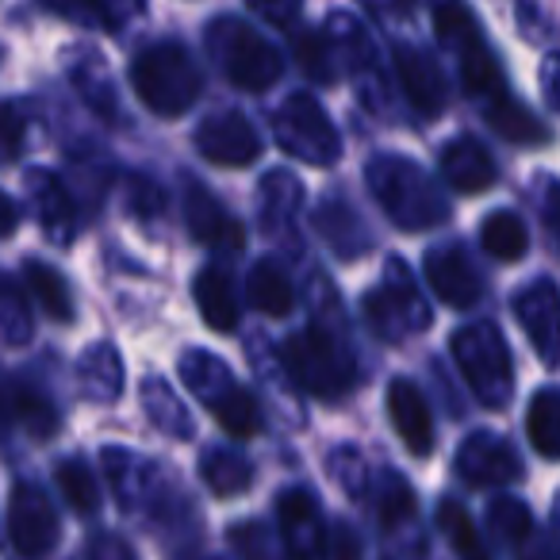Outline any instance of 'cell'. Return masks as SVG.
<instances>
[{
    "mask_svg": "<svg viewBox=\"0 0 560 560\" xmlns=\"http://www.w3.org/2000/svg\"><path fill=\"white\" fill-rule=\"evenodd\" d=\"M369 192L399 231H430L450 219V200L419 162L399 154H376L365 165Z\"/></svg>",
    "mask_w": 560,
    "mask_h": 560,
    "instance_id": "cell-1",
    "label": "cell"
},
{
    "mask_svg": "<svg viewBox=\"0 0 560 560\" xmlns=\"http://www.w3.org/2000/svg\"><path fill=\"white\" fill-rule=\"evenodd\" d=\"M280 365L292 376L300 392L315 399H335L350 396L353 381H358V369H353V358L342 342H338L330 330L323 327H304L280 346Z\"/></svg>",
    "mask_w": 560,
    "mask_h": 560,
    "instance_id": "cell-2",
    "label": "cell"
},
{
    "mask_svg": "<svg viewBox=\"0 0 560 560\" xmlns=\"http://www.w3.org/2000/svg\"><path fill=\"white\" fill-rule=\"evenodd\" d=\"M131 85L135 96L147 104L154 116L177 119L200 101V66L192 62L180 43H154L147 47L131 66Z\"/></svg>",
    "mask_w": 560,
    "mask_h": 560,
    "instance_id": "cell-3",
    "label": "cell"
},
{
    "mask_svg": "<svg viewBox=\"0 0 560 560\" xmlns=\"http://www.w3.org/2000/svg\"><path fill=\"white\" fill-rule=\"evenodd\" d=\"M208 55L215 58V66L226 73V81L234 89H242V93H265L284 73L280 50L261 32H254V27L234 16L208 24Z\"/></svg>",
    "mask_w": 560,
    "mask_h": 560,
    "instance_id": "cell-4",
    "label": "cell"
},
{
    "mask_svg": "<svg viewBox=\"0 0 560 560\" xmlns=\"http://www.w3.org/2000/svg\"><path fill=\"white\" fill-rule=\"evenodd\" d=\"M453 361L483 407H506L514 392V365L503 335L491 323H468L453 335Z\"/></svg>",
    "mask_w": 560,
    "mask_h": 560,
    "instance_id": "cell-5",
    "label": "cell"
},
{
    "mask_svg": "<svg viewBox=\"0 0 560 560\" xmlns=\"http://www.w3.org/2000/svg\"><path fill=\"white\" fill-rule=\"evenodd\" d=\"M361 307H365V319L373 327V335L384 338V342H404V338L430 327V307L422 300L419 284H415V272L407 269L404 257H388L384 261L381 284H373L365 292Z\"/></svg>",
    "mask_w": 560,
    "mask_h": 560,
    "instance_id": "cell-6",
    "label": "cell"
},
{
    "mask_svg": "<svg viewBox=\"0 0 560 560\" xmlns=\"http://www.w3.org/2000/svg\"><path fill=\"white\" fill-rule=\"evenodd\" d=\"M434 27H438V39H442L445 47L457 55L460 81H465L468 93L480 96L483 104L506 93L503 70H499L491 47L483 43L480 24H476L472 12H468L460 0H442V4H438V9H434Z\"/></svg>",
    "mask_w": 560,
    "mask_h": 560,
    "instance_id": "cell-7",
    "label": "cell"
},
{
    "mask_svg": "<svg viewBox=\"0 0 560 560\" xmlns=\"http://www.w3.org/2000/svg\"><path fill=\"white\" fill-rule=\"evenodd\" d=\"M272 135H277V147L284 154L307 165H335L342 158L338 127L330 124L327 108L307 93H296L280 104V112L272 116Z\"/></svg>",
    "mask_w": 560,
    "mask_h": 560,
    "instance_id": "cell-8",
    "label": "cell"
},
{
    "mask_svg": "<svg viewBox=\"0 0 560 560\" xmlns=\"http://www.w3.org/2000/svg\"><path fill=\"white\" fill-rule=\"evenodd\" d=\"M58 511L47 499V491L35 488V483H16L9 499V537L12 549L27 560L47 557L58 545Z\"/></svg>",
    "mask_w": 560,
    "mask_h": 560,
    "instance_id": "cell-9",
    "label": "cell"
},
{
    "mask_svg": "<svg viewBox=\"0 0 560 560\" xmlns=\"http://www.w3.org/2000/svg\"><path fill=\"white\" fill-rule=\"evenodd\" d=\"M280 518V541L292 560H327V537L330 526L323 518L319 499L307 488H289L277 499Z\"/></svg>",
    "mask_w": 560,
    "mask_h": 560,
    "instance_id": "cell-10",
    "label": "cell"
},
{
    "mask_svg": "<svg viewBox=\"0 0 560 560\" xmlns=\"http://www.w3.org/2000/svg\"><path fill=\"white\" fill-rule=\"evenodd\" d=\"M457 476L472 488H503V483L522 480V457L506 438L476 430L457 450Z\"/></svg>",
    "mask_w": 560,
    "mask_h": 560,
    "instance_id": "cell-11",
    "label": "cell"
},
{
    "mask_svg": "<svg viewBox=\"0 0 560 560\" xmlns=\"http://www.w3.org/2000/svg\"><path fill=\"white\" fill-rule=\"evenodd\" d=\"M101 472L108 476L112 491H116L119 506L124 511H150V506H162V468L154 460L139 457L131 450H119V445H108L101 453Z\"/></svg>",
    "mask_w": 560,
    "mask_h": 560,
    "instance_id": "cell-12",
    "label": "cell"
},
{
    "mask_svg": "<svg viewBox=\"0 0 560 560\" xmlns=\"http://www.w3.org/2000/svg\"><path fill=\"white\" fill-rule=\"evenodd\" d=\"M196 150L215 165H249L261 158V135L242 112H219L196 127Z\"/></svg>",
    "mask_w": 560,
    "mask_h": 560,
    "instance_id": "cell-13",
    "label": "cell"
},
{
    "mask_svg": "<svg viewBox=\"0 0 560 560\" xmlns=\"http://www.w3.org/2000/svg\"><path fill=\"white\" fill-rule=\"evenodd\" d=\"M427 280H430V292L442 300L445 307H472L483 292V280L480 269L472 265L465 246L457 242H445V246H434L427 254Z\"/></svg>",
    "mask_w": 560,
    "mask_h": 560,
    "instance_id": "cell-14",
    "label": "cell"
},
{
    "mask_svg": "<svg viewBox=\"0 0 560 560\" xmlns=\"http://www.w3.org/2000/svg\"><path fill=\"white\" fill-rule=\"evenodd\" d=\"M185 219L196 242H203L215 254H238L246 246V231L242 223L200 185V180H185Z\"/></svg>",
    "mask_w": 560,
    "mask_h": 560,
    "instance_id": "cell-15",
    "label": "cell"
},
{
    "mask_svg": "<svg viewBox=\"0 0 560 560\" xmlns=\"http://www.w3.org/2000/svg\"><path fill=\"white\" fill-rule=\"evenodd\" d=\"M514 319L526 330V338L534 342L537 358L545 365L557 361V323H560V300H557V284L549 277H537L534 284L514 296Z\"/></svg>",
    "mask_w": 560,
    "mask_h": 560,
    "instance_id": "cell-16",
    "label": "cell"
},
{
    "mask_svg": "<svg viewBox=\"0 0 560 560\" xmlns=\"http://www.w3.org/2000/svg\"><path fill=\"white\" fill-rule=\"evenodd\" d=\"M27 196H32V211L39 219L43 234L55 246H70L78 238V211H73V196L55 173L47 170H32L24 180Z\"/></svg>",
    "mask_w": 560,
    "mask_h": 560,
    "instance_id": "cell-17",
    "label": "cell"
},
{
    "mask_svg": "<svg viewBox=\"0 0 560 560\" xmlns=\"http://www.w3.org/2000/svg\"><path fill=\"white\" fill-rule=\"evenodd\" d=\"M388 419L396 427L399 442L415 453V457H427L434 450V415H430V404L411 381H392L388 384Z\"/></svg>",
    "mask_w": 560,
    "mask_h": 560,
    "instance_id": "cell-18",
    "label": "cell"
},
{
    "mask_svg": "<svg viewBox=\"0 0 560 560\" xmlns=\"http://www.w3.org/2000/svg\"><path fill=\"white\" fill-rule=\"evenodd\" d=\"M396 73L399 85L407 93V104H411L419 116L434 119L445 112V78L438 70V62L419 47H396Z\"/></svg>",
    "mask_w": 560,
    "mask_h": 560,
    "instance_id": "cell-19",
    "label": "cell"
},
{
    "mask_svg": "<svg viewBox=\"0 0 560 560\" xmlns=\"http://www.w3.org/2000/svg\"><path fill=\"white\" fill-rule=\"evenodd\" d=\"M300 208H304V185H300L296 173L289 170L265 173L261 188H257V226L269 238H280V234L292 231Z\"/></svg>",
    "mask_w": 560,
    "mask_h": 560,
    "instance_id": "cell-20",
    "label": "cell"
},
{
    "mask_svg": "<svg viewBox=\"0 0 560 560\" xmlns=\"http://www.w3.org/2000/svg\"><path fill=\"white\" fill-rule=\"evenodd\" d=\"M442 177H445V185L457 188V192L476 196L495 185L499 170L488 150H483V142L460 135V139H450L442 147Z\"/></svg>",
    "mask_w": 560,
    "mask_h": 560,
    "instance_id": "cell-21",
    "label": "cell"
},
{
    "mask_svg": "<svg viewBox=\"0 0 560 560\" xmlns=\"http://www.w3.org/2000/svg\"><path fill=\"white\" fill-rule=\"evenodd\" d=\"M177 373H180V381H185V388L192 392V396L200 399L208 411H215L219 404H226V399L242 388L238 376L231 373V365H226L223 358H215V353H208V350L180 353Z\"/></svg>",
    "mask_w": 560,
    "mask_h": 560,
    "instance_id": "cell-22",
    "label": "cell"
},
{
    "mask_svg": "<svg viewBox=\"0 0 560 560\" xmlns=\"http://www.w3.org/2000/svg\"><path fill=\"white\" fill-rule=\"evenodd\" d=\"M315 231H319V238L327 242L338 257H361L373 246L369 226L361 223L358 211L346 200H338V196H327V200L315 208Z\"/></svg>",
    "mask_w": 560,
    "mask_h": 560,
    "instance_id": "cell-23",
    "label": "cell"
},
{
    "mask_svg": "<svg viewBox=\"0 0 560 560\" xmlns=\"http://www.w3.org/2000/svg\"><path fill=\"white\" fill-rule=\"evenodd\" d=\"M78 392L89 404H116L124 392V358L112 342H93L78 358Z\"/></svg>",
    "mask_w": 560,
    "mask_h": 560,
    "instance_id": "cell-24",
    "label": "cell"
},
{
    "mask_svg": "<svg viewBox=\"0 0 560 560\" xmlns=\"http://www.w3.org/2000/svg\"><path fill=\"white\" fill-rule=\"evenodd\" d=\"M192 296H196V307H200L203 323H208L215 335H231V330L238 327V292H234L231 272L215 269V265L200 269L192 280Z\"/></svg>",
    "mask_w": 560,
    "mask_h": 560,
    "instance_id": "cell-25",
    "label": "cell"
},
{
    "mask_svg": "<svg viewBox=\"0 0 560 560\" xmlns=\"http://www.w3.org/2000/svg\"><path fill=\"white\" fill-rule=\"evenodd\" d=\"M139 399H142V411H147V419H150V427H154V430L177 438V442H188V438L196 434L192 411H188L185 399H180L165 381L147 376V381L139 384Z\"/></svg>",
    "mask_w": 560,
    "mask_h": 560,
    "instance_id": "cell-26",
    "label": "cell"
},
{
    "mask_svg": "<svg viewBox=\"0 0 560 560\" xmlns=\"http://www.w3.org/2000/svg\"><path fill=\"white\" fill-rule=\"evenodd\" d=\"M483 119L491 124V131H499L506 142H514V147H541V142L549 139L541 119H537L526 104L514 101L511 93L483 104Z\"/></svg>",
    "mask_w": 560,
    "mask_h": 560,
    "instance_id": "cell-27",
    "label": "cell"
},
{
    "mask_svg": "<svg viewBox=\"0 0 560 560\" xmlns=\"http://www.w3.org/2000/svg\"><path fill=\"white\" fill-rule=\"evenodd\" d=\"M246 296L249 304L261 315H272V319H284V315L296 307V289H292L289 272L280 269L277 261H257L246 277Z\"/></svg>",
    "mask_w": 560,
    "mask_h": 560,
    "instance_id": "cell-28",
    "label": "cell"
},
{
    "mask_svg": "<svg viewBox=\"0 0 560 560\" xmlns=\"http://www.w3.org/2000/svg\"><path fill=\"white\" fill-rule=\"evenodd\" d=\"M24 284L27 292L35 296V304H39V312L47 315V319L55 323H70L73 319V292H70V280L62 277V272L55 269V265L47 261H27L24 265Z\"/></svg>",
    "mask_w": 560,
    "mask_h": 560,
    "instance_id": "cell-29",
    "label": "cell"
},
{
    "mask_svg": "<svg viewBox=\"0 0 560 560\" xmlns=\"http://www.w3.org/2000/svg\"><path fill=\"white\" fill-rule=\"evenodd\" d=\"M200 476L215 495L234 499V495H242V491H249V483H254V465H249L234 445H211V450H203Z\"/></svg>",
    "mask_w": 560,
    "mask_h": 560,
    "instance_id": "cell-30",
    "label": "cell"
},
{
    "mask_svg": "<svg viewBox=\"0 0 560 560\" xmlns=\"http://www.w3.org/2000/svg\"><path fill=\"white\" fill-rule=\"evenodd\" d=\"M9 419L12 427L27 430L32 438H55L62 419H58V407L47 399V392L32 388V384H9Z\"/></svg>",
    "mask_w": 560,
    "mask_h": 560,
    "instance_id": "cell-31",
    "label": "cell"
},
{
    "mask_svg": "<svg viewBox=\"0 0 560 560\" xmlns=\"http://www.w3.org/2000/svg\"><path fill=\"white\" fill-rule=\"evenodd\" d=\"M43 4L73 24L104 27V32H119L142 9V0H43Z\"/></svg>",
    "mask_w": 560,
    "mask_h": 560,
    "instance_id": "cell-32",
    "label": "cell"
},
{
    "mask_svg": "<svg viewBox=\"0 0 560 560\" xmlns=\"http://www.w3.org/2000/svg\"><path fill=\"white\" fill-rule=\"evenodd\" d=\"M480 246L495 261H518L529 249V231L522 223V215H514V211H491L480 226Z\"/></svg>",
    "mask_w": 560,
    "mask_h": 560,
    "instance_id": "cell-33",
    "label": "cell"
},
{
    "mask_svg": "<svg viewBox=\"0 0 560 560\" xmlns=\"http://www.w3.org/2000/svg\"><path fill=\"white\" fill-rule=\"evenodd\" d=\"M526 434H529V445H534L545 460H557V453H560V396H557V388H541L534 399H529Z\"/></svg>",
    "mask_w": 560,
    "mask_h": 560,
    "instance_id": "cell-34",
    "label": "cell"
},
{
    "mask_svg": "<svg viewBox=\"0 0 560 560\" xmlns=\"http://www.w3.org/2000/svg\"><path fill=\"white\" fill-rule=\"evenodd\" d=\"M438 529L445 534L450 549L457 552V560H491L488 545H483V537L476 534L472 518H468V511L457 503V499H442V506H438Z\"/></svg>",
    "mask_w": 560,
    "mask_h": 560,
    "instance_id": "cell-35",
    "label": "cell"
},
{
    "mask_svg": "<svg viewBox=\"0 0 560 560\" xmlns=\"http://www.w3.org/2000/svg\"><path fill=\"white\" fill-rule=\"evenodd\" d=\"M55 480H58V488H62L70 511H78L81 518H89V514L101 511V483H96V472L81 457L58 460Z\"/></svg>",
    "mask_w": 560,
    "mask_h": 560,
    "instance_id": "cell-36",
    "label": "cell"
},
{
    "mask_svg": "<svg viewBox=\"0 0 560 560\" xmlns=\"http://www.w3.org/2000/svg\"><path fill=\"white\" fill-rule=\"evenodd\" d=\"M488 529L495 534L499 545L506 549H522V545L534 537V514L522 499H511V495H499L488 503Z\"/></svg>",
    "mask_w": 560,
    "mask_h": 560,
    "instance_id": "cell-37",
    "label": "cell"
},
{
    "mask_svg": "<svg viewBox=\"0 0 560 560\" xmlns=\"http://www.w3.org/2000/svg\"><path fill=\"white\" fill-rule=\"evenodd\" d=\"M373 506H376V518H381L384 529H399L415 518V491L411 483L404 480L399 472L384 468L381 480H376L373 491Z\"/></svg>",
    "mask_w": 560,
    "mask_h": 560,
    "instance_id": "cell-38",
    "label": "cell"
},
{
    "mask_svg": "<svg viewBox=\"0 0 560 560\" xmlns=\"http://www.w3.org/2000/svg\"><path fill=\"white\" fill-rule=\"evenodd\" d=\"M296 62H300V70H304L312 81H319V85L338 81V50H335V43H330L327 32H304L300 35L296 39Z\"/></svg>",
    "mask_w": 560,
    "mask_h": 560,
    "instance_id": "cell-39",
    "label": "cell"
},
{
    "mask_svg": "<svg viewBox=\"0 0 560 560\" xmlns=\"http://www.w3.org/2000/svg\"><path fill=\"white\" fill-rule=\"evenodd\" d=\"M211 415H215L219 427H223L231 438H238V442L261 434V427H265V422H261V407H257V399L249 396L246 388H238L231 399H226V404H219Z\"/></svg>",
    "mask_w": 560,
    "mask_h": 560,
    "instance_id": "cell-40",
    "label": "cell"
},
{
    "mask_svg": "<svg viewBox=\"0 0 560 560\" xmlns=\"http://www.w3.org/2000/svg\"><path fill=\"white\" fill-rule=\"evenodd\" d=\"M231 545L242 560H289L280 534H272L265 522H238L231 529Z\"/></svg>",
    "mask_w": 560,
    "mask_h": 560,
    "instance_id": "cell-41",
    "label": "cell"
},
{
    "mask_svg": "<svg viewBox=\"0 0 560 560\" xmlns=\"http://www.w3.org/2000/svg\"><path fill=\"white\" fill-rule=\"evenodd\" d=\"M0 338L9 346H24L32 338V312L12 280H0Z\"/></svg>",
    "mask_w": 560,
    "mask_h": 560,
    "instance_id": "cell-42",
    "label": "cell"
},
{
    "mask_svg": "<svg viewBox=\"0 0 560 560\" xmlns=\"http://www.w3.org/2000/svg\"><path fill=\"white\" fill-rule=\"evenodd\" d=\"M330 472H335L338 488L353 499H365L369 488H373V472H369L361 450H353V445H342V450L330 453Z\"/></svg>",
    "mask_w": 560,
    "mask_h": 560,
    "instance_id": "cell-43",
    "label": "cell"
},
{
    "mask_svg": "<svg viewBox=\"0 0 560 560\" xmlns=\"http://www.w3.org/2000/svg\"><path fill=\"white\" fill-rule=\"evenodd\" d=\"M73 81H78L81 96L101 112L104 119H116V93H112V81H108V70L104 62H78L73 66Z\"/></svg>",
    "mask_w": 560,
    "mask_h": 560,
    "instance_id": "cell-44",
    "label": "cell"
},
{
    "mask_svg": "<svg viewBox=\"0 0 560 560\" xmlns=\"http://www.w3.org/2000/svg\"><path fill=\"white\" fill-rule=\"evenodd\" d=\"M27 142V116L16 104L0 101V162H16Z\"/></svg>",
    "mask_w": 560,
    "mask_h": 560,
    "instance_id": "cell-45",
    "label": "cell"
},
{
    "mask_svg": "<svg viewBox=\"0 0 560 560\" xmlns=\"http://www.w3.org/2000/svg\"><path fill=\"white\" fill-rule=\"evenodd\" d=\"M246 4L257 20H265V24H272V27L296 24L300 9H304V0H246Z\"/></svg>",
    "mask_w": 560,
    "mask_h": 560,
    "instance_id": "cell-46",
    "label": "cell"
},
{
    "mask_svg": "<svg viewBox=\"0 0 560 560\" xmlns=\"http://www.w3.org/2000/svg\"><path fill=\"white\" fill-rule=\"evenodd\" d=\"M131 211H139L142 219H154L165 211L162 188H158L150 177H131Z\"/></svg>",
    "mask_w": 560,
    "mask_h": 560,
    "instance_id": "cell-47",
    "label": "cell"
},
{
    "mask_svg": "<svg viewBox=\"0 0 560 560\" xmlns=\"http://www.w3.org/2000/svg\"><path fill=\"white\" fill-rule=\"evenodd\" d=\"M327 560H361V541L350 526H335L327 537Z\"/></svg>",
    "mask_w": 560,
    "mask_h": 560,
    "instance_id": "cell-48",
    "label": "cell"
},
{
    "mask_svg": "<svg viewBox=\"0 0 560 560\" xmlns=\"http://www.w3.org/2000/svg\"><path fill=\"white\" fill-rule=\"evenodd\" d=\"M89 560H139L135 549L119 534H101L89 549Z\"/></svg>",
    "mask_w": 560,
    "mask_h": 560,
    "instance_id": "cell-49",
    "label": "cell"
},
{
    "mask_svg": "<svg viewBox=\"0 0 560 560\" xmlns=\"http://www.w3.org/2000/svg\"><path fill=\"white\" fill-rule=\"evenodd\" d=\"M16 223H20V211H16V203H12L9 196L0 192V238H9V234L16 231Z\"/></svg>",
    "mask_w": 560,
    "mask_h": 560,
    "instance_id": "cell-50",
    "label": "cell"
},
{
    "mask_svg": "<svg viewBox=\"0 0 560 560\" xmlns=\"http://www.w3.org/2000/svg\"><path fill=\"white\" fill-rule=\"evenodd\" d=\"M12 427V419H9V384L0 381V434Z\"/></svg>",
    "mask_w": 560,
    "mask_h": 560,
    "instance_id": "cell-51",
    "label": "cell"
},
{
    "mask_svg": "<svg viewBox=\"0 0 560 560\" xmlns=\"http://www.w3.org/2000/svg\"><path fill=\"white\" fill-rule=\"evenodd\" d=\"M384 9H392V12H411V4L415 0H381Z\"/></svg>",
    "mask_w": 560,
    "mask_h": 560,
    "instance_id": "cell-52",
    "label": "cell"
}]
</instances>
